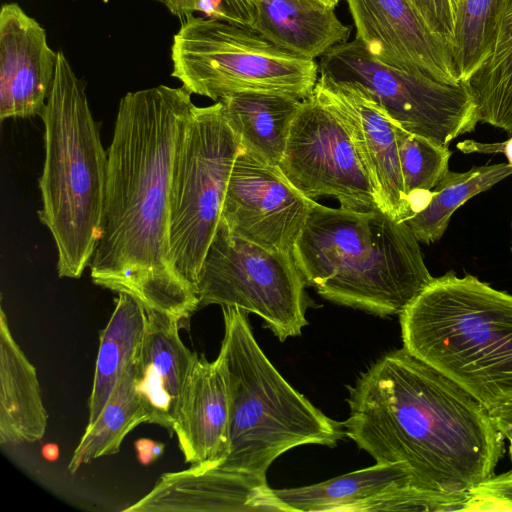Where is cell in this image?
Returning a JSON list of instances; mask_svg holds the SVG:
<instances>
[{"label": "cell", "mask_w": 512, "mask_h": 512, "mask_svg": "<svg viewBox=\"0 0 512 512\" xmlns=\"http://www.w3.org/2000/svg\"><path fill=\"white\" fill-rule=\"evenodd\" d=\"M58 52L45 29L17 3L0 11V119L40 115L50 93Z\"/></svg>", "instance_id": "2e32d148"}, {"label": "cell", "mask_w": 512, "mask_h": 512, "mask_svg": "<svg viewBox=\"0 0 512 512\" xmlns=\"http://www.w3.org/2000/svg\"><path fill=\"white\" fill-rule=\"evenodd\" d=\"M40 116L45 158L38 215L56 245L58 275L77 279L91 263L102 235L108 153L85 85L62 51Z\"/></svg>", "instance_id": "5b68a950"}, {"label": "cell", "mask_w": 512, "mask_h": 512, "mask_svg": "<svg viewBox=\"0 0 512 512\" xmlns=\"http://www.w3.org/2000/svg\"><path fill=\"white\" fill-rule=\"evenodd\" d=\"M193 107L184 87L121 98L107 149L102 235L90 263L94 284L179 322L199 309L195 289L172 266L169 240L173 166Z\"/></svg>", "instance_id": "6da1fadb"}, {"label": "cell", "mask_w": 512, "mask_h": 512, "mask_svg": "<svg viewBox=\"0 0 512 512\" xmlns=\"http://www.w3.org/2000/svg\"><path fill=\"white\" fill-rule=\"evenodd\" d=\"M164 448L165 445L163 443L155 442L151 439H139L135 443L138 459L144 465L160 457L164 452Z\"/></svg>", "instance_id": "1f68e13d"}, {"label": "cell", "mask_w": 512, "mask_h": 512, "mask_svg": "<svg viewBox=\"0 0 512 512\" xmlns=\"http://www.w3.org/2000/svg\"><path fill=\"white\" fill-rule=\"evenodd\" d=\"M403 348L488 411L512 400V294L472 275L432 279L400 314Z\"/></svg>", "instance_id": "277c9868"}, {"label": "cell", "mask_w": 512, "mask_h": 512, "mask_svg": "<svg viewBox=\"0 0 512 512\" xmlns=\"http://www.w3.org/2000/svg\"><path fill=\"white\" fill-rule=\"evenodd\" d=\"M464 83L479 122L512 136V0H499L489 51Z\"/></svg>", "instance_id": "603a6c76"}, {"label": "cell", "mask_w": 512, "mask_h": 512, "mask_svg": "<svg viewBox=\"0 0 512 512\" xmlns=\"http://www.w3.org/2000/svg\"><path fill=\"white\" fill-rule=\"evenodd\" d=\"M511 229H512V223H511ZM511 244H512V240H511ZM511 250H512V245H511Z\"/></svg>", "instance_id": "d590c367"}, {"label": "cell", "mask_w": 512, "mask_h": 512, "mask_svg": "<svg viewBox=\"0 0 512 512\" xmlns=\"http://www.w3.org/2000/svg\"><path fill=\"white\" fill-rule=\"evenodd\" d=\"M459 150L464 153H503L508 163L512 165V136L509 140L496 143H482L473 140H466L457 144Z\"/></svg>", "instance_id": "f546056e"}, {"label": "cell", "mask_w": 512, "mask_h": 512, "mask_svg": "<svg viewBox=\"0 0 512 512\" xmlns=\"http://www.w3.org/2000/svg\"><path fill=\"white\" fill-rule=\"evenodd\" d=\"M459 2H460V0H458V6H459Z\"/></svg>", "instance_id": "8d00e7d4"}, {"label": "cell", "mask_w": 512, "mask_h": 512, "mask_svg": "<svg viewBox=\"0 0 512 512\" xmlns=\"http://www.w3.org/2000/svg\"><path fill=\"white\" fill-rule=\"evenodd\" d=\"M242 148L279 166L302 100L272 92H242L219 100Z\"/></svg>", "instance_id": "7402d4cb"}, {"label": "cell", "mask_w": 512, "mask_h": 512, "mask_svg": "<svg viewBox=\"0 0 512 512\" xmlns=\"http://www.w3.org/2000/svg\"><path fill=\"white\" fill-rule=\"evenodd\" d=\"M251 28L279 48L315 60L348 41L352 27L317 0H251Z\"/></svg>", "instance_id": "ffe728a7"}, {"label": "cell", "mask_w": 512, "mask_h": 512, "mask_svg": "<svg viewBox=\"0 0 512 512\" xmlns=\"http://www.w3.org/2000/svg\"><path fill=\"white\" fill-rule=\"evenodd\" d=\"M356 40L377 62L446 84L462 82L450 46L410 0H345Z\"/></svg>", "instance_id": "4fadbf2b"}, {"label": "cell", "mask_w": 512, "mask_h": 512, "mask_svg": "<svg viewBox=\"0 0 512 512\" xmlns=\"http://www.w3.org/2000/svg\"><path fill=\"white\" fill-rule=\"evenodd\" d=\"M315 203L289 182L279 166L242 148L230 174L221 218L238 237L292 253Z\"/></svg>", "instance_id": "7c38bea8"}, {"label": "cell", "mask_w": 512, "mask_h": 512, "mask_svg": "<svg viewBox=\"0 0 512 512\" xmlns=\"http://www.w3.org/2000/svg\"><path fill=\"white\" fill-rule=\"evenodd\" d=\"M197 0H174L170 12L179 18L187 13H194Z\"/></svg>", "instance_id": "d6a6232c"}, {"label": "cell", "mask_w": 512, "mask_h": 512, "mask_svg": "<svg viewBox=\"0 0 512 512\" xmlns=\"http://www.w3.org/2000/svg\"><path fill=\"white\" fill-rule=\"evenodd\" d=\"M147 322L135 360L136 387L150 412V423L172 432L179 403L197 353L179 335V321L146 311Z\"/></svg>", "instance_id": "d6986e66"}, {"label": "cell", "mask_w": 512, "mask_h": 512, "mask_svg": "<svg viewBox=\"0 0 512 512\" xmlns=\"http://www.w3.org/2000/svg\"><path fill=\"white\" fill-rule=\"evenodd\" d=\"M343 121L384 211L398 221L414 215L405 194L395 122L359 87L320 76L312 94Z\"/></svg>", "instance_id": "5bb4252c"}, {"label": "cell", "mask_w": 512, "mask_h": 512, "mask_svg": "<svg viewBox=\"0 0 512 512\" xmlns=\"http://www.w3.org/2000/svg\"><path fill=\"white\" fill-rule=\"evenodd\" d=\"M251 1V0H250ZM252 5V4H251Z\"/></svg>", "instance_id": "74e56055"}, {"label": "cell", "mask_w": 512, "mask_h": 512, "mask_svg": "<svg viewBox=\"0 0 512 512\" xmlns=\"http://www.w3.org/2000/svg\"><path fill=\"white\" fill-rule=\"evenodd\" d=\"M127 512L282 511L267 482L219 467L163 474Z\"/></svg>", "instance_id": "e0dca14e"}, {"label": "cell", "mask_w": 512, "mask_h": 512, "mask_svg": "<svg viewBox=\"0 0 512 512\" xmlns=\"http://www.w3.org/2000/svg\"><path fill=\"white\" fill-rule=\"evenodd\" d=\"M173 37L172 77L213 101L242 92L309 98L319 64L279 48L250 26L187 13Z\"/></svg>", "instance_id": "52a82bcc"}, {"label": "cell", "mask_w": 512, "mask_h": 512, "mask_svg": "<svg viewBox=\"0 0 512 512\" xmlns=\"http://www.w3.org/2000/svg\"><path fill=\"white\" fill-rule=\"evenodd\" d=\"M230 389L224 356L197 354L172 432L191 466L219 467L229 452Z\"/></svg>", "instance_id": "ac0fdd59"}, {"label": "cell", "mask_w": 512, "mask_h": 512, "mask_svg": "<svg viewBox=\"0 0 512 512\" xmlns=\"http://www.w3.org/2000/svg\"><path fill=\"white\" fill-rule=\"evenodd\" d=\"M429 26L451 48L455 38L458 0H410Z\"/></svg>", "instance_id": "f1b7e54d"}, {"label": "cell", "mask_w": 512, "mask_h": 512, "mask_svg": "<svg viewBox=\"0 0 512 512\" xmlns=\"http://www.w3.org/2000/svg\"><path fill=\"white\" fill-rule=\"evenodd\" d=\"M317 1L327 5L329 7L335 8L338 5L340 0H317Z\"/></svg>", "instance_id": "836d02e7"}, {"label": "cell", "mask_w": 512, "mask_h": 512, "mask_svg": "<svg viewBox=\"0 0 512 512\" xmlns=\"http://www.w3.org/2000/svg\"><path fill=\"white\" fill-rule=\"evenodd\" d=\"M499 0H460L452 55L465 82L487 55Z\"/></svg>", "instance_id": "83f0119b"}, {"label": "cell", "mask_w": 512, "mask_h": 512, "mask_svg": "<svg viewBox=\"0 0 512 512\" xmlns=\"http://www.w3.org/2000/svg\"><path fill=\"white\" fill-rule=\"evenodd\" d=\"M279 168L310 199L331 196L342 208L384 211L343 121L313 95L302 100Z\"/></svg>", "instance_id": "8fae6325"}, {"label": "cell", "mask_w": 512, "mask_h": 512, "mask_svg": "<svg viewBox=\"0 0 512 512\" xmlns=\"http://www.w3.org/2000/svg\"><path fill=\"white\" fill-rule=\"evenodd\" d=\"M47 421L36 368L15 341L1 309L0 443H34L45 435Z\"/></svg>", "instance_id": "44dd1931"}, {"label": "cell", "mask_w": 512, "mask_h": 512, "mask_svg": "<svg viewBox=\"0 0 512 512\" xmlns=\"http://www.w3.org/2000/svg\"><path fill=\"white\" fill-rule=\"evenodd\" d=\"M224 356L230 389L229 452L219 468L267 482L281 454L306 444L335 446L345 435L335 421L296 391L266 357L248 313L222 306Z\"/></svg>", "instance_id": "8992f818"}, {"label": "cell", "mask_w": 512, "mask_h": 512, "mask_svg": "<svg viewBox=\"0 0 512 512\" xmlns=\"http://www.w3.org/2000/svg\"><path fill=\"white\" fill-rule=\"evenodd\" d=\"M135 360L122 373L98 418L86 426L69 462L71 473L85 463L118 453L135 427L150 423L149 409L136 387Z\"/></svg>", "instance_id": "d4e9b609"}, {"label": "cell", "mask_w": 512, "mask_h": 512, "mask_svg": "<svg viewBox=\"0 0 512 512\" xmlns=\"http://www.w3.org/2000/svg\"><path fill=\"white\" fill-rule=\"evenodd\" d=\"M306 282L292 253L238 237L221 218L196 282L199 309L218 304L262 318L280 340L301 335Z\"/></svg>", "instance_id": "9c48e42d"}, {"label": "cell", "mask_w": 512, "mask_h": 512, "mask_svg": "<svg viewBox=\"0 0 512 512\" xmlns=\"http://www.w3.org/2000/svg\"><path fill=\"white\" fill-rule=\"evenodd\" d=\"M239 136L220 101L192 109L179 145L170 190V258L176 273L196 291L204 258L216 234Z\"/></svg>", "instance_id": "ba28073f"}, {"label": "cell", "mask_w": 512, "mask_h": 512, "mask_svg": "<svg viewBox=\"0 0 512 512\" xmlns=\"http://www.w3.org/2000/svg\"><path fill=\"white\" fill-rule=\"evenodd\" d=\"M319 75L359 87L406 131L437 144L472 132L479 122L464 82L442 83L375 61L355 39L320 57Z\"/></svg>", "instance_id": "30bf717a"}, {"label": "cell", "mask_w": 512, "mask_h": 512, "mask_svg": "<svg viewBox=\"0 0 512 512\" xmlns=\"http://www.w3.org/2000/svg\"><path fill=\"white\" fill-rule=\"evenodd\" d=\"M283 512L442 511L444 499L414 487L399 464H380L296 488L272 489Z\"/></svg>", "instance_id": "9a60e30c"}, {"label": "cell", "mask_w": 512, "mask_h": 512, "mask_svg": "<svg viewBox=\"0 0 512 512\" xmlns=\"http://www.w3.org/2000/svg\"><path fill=\"white\" fill-rule=\"evenodd\" d=\"M511 174L509 163L472 167L465 172L448 171L431 191L427 204L405 222L419 242L433 243L443 236L452 214L461 205Z\"/></svg>", "instance_id": "484cf974"}, {"label": "cell", "mask_w": 512, "mask_h": 512, "mask_svg": "<svg viewBox=\"0 0 512 512\" xmlns=\"http://www.w3.org/2000/svg\"><path fill=\"white\" fill-rule=\"evenodd\" d=\"M215 1L225 9L232 22L241 23L251 27L253 22V11L250 0Z\"/></svg>", "instance_id": "4dcf8cb0"}, {"label": "cell", "mask_w": 512, "mask_h": 512, "mask_svg": "<svg viewBox=\"0 0 512 512\" xmlns=\"http://www.w3.org/2000/svg\"><path fill=\"white\" fill-rule=\"evenodd\" d=\"M414 232L381 209L315 203L292 255L306 285L336 304L401 314L432 281Z\"/></svg>", "instance_id": "3957f363"}, {"label": "cell", "mask_w": 512, "mask_h": 512, "mask_svg": "<svg viewBox=\"0 0 512 512\" xmlns=\"http://www.w3.org/2000/svg\"><path fill=\"white\" fill-rule=\"evenodd\" d=\"M349 391L345 435L376 463L405 467L418 490L464 505L494 474L504 436L489 411L404 348L383 355Z\"/></svg>", "instance_id": "7a4b0ae2"}, {"label": "cell", "mask_w": 512, "mask_h": 512, "mask_svg": "<svg viewBox=\"0 0 512 512\" xmlns=\"http://www.w3.org/2000/svg\"><path fill=\"white\" fill-rule=\"evenodd\" d=\"M146 322L145 308L131 296L118 294L112 315L100 334L87 425L98 418L122 373L137 357Z\"/></svg>", "instance_id": "cb8c5ba5"}, {"label": "cell", "mask_w": 512, "mask_h": 512, "mask_svg": "<svg viewBox=\"0 0 512 512\" xmlns=\"http://www.w3.org/2000/svg\"><path fill=\"white\" fill-rule=\"evenodd\" d=\"M506 439L509 441V453L512 460V436H508Z\"/></svg>", "instance_id": "e575fe53"}, {"label": "cell", "mask_w": 512, "mask_h": 512, "mask_svg": "<svg viewBox=\"0 0 512 512\" xmlns=\"http://www.w3.org/2000/svg\"><path fill=\"white\" fill-rule=\"evenodd\" d=\"M395 130L404 191L413 210L449 171L452 152L396 123Z\"/></svg>", "instance_id": "4316f807"}]
</instances>
